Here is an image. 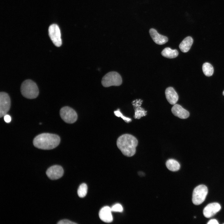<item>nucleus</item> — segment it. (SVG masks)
Listing matches in <instances>:
<instances>
[{
    "instance_id": "nucleus-1",
    "label": "nucleus",
    "mask_w": 224,
    "mask_h": 224,
    "mask_svg": "<svg viewBox=\"0 0 224 224\" xmlns=\"http://www.w3.org/2000/svg\"><path fill=\"white\" fill-rule=\"evenodd\" d=\"M138 144L137 139L129 134L121 135L118 138L116 142L118 148L124 155L128 157L133 156L135 154Z\"/></svg>"
},
{
    "instance_id": "nucleus-2",
    "label": "nucleus",
    "mask_w": 224,
    "mask_h": 224,
    "mask_svg": "<svg viewBox=\"0 0 224 224\" xmlns=\"http://www.w3.org/2000/svg\"><path fill=\"white\" fill-rule=\"evenodd\" d=\"M60 141L58 135L44 133L36 136L34 139L33 144L37 148L43 150H50L56 147Z\"/></svg>"
},
{
    "instance_id": "nucleus-3",
    "label": "nucleus",
    "mask_w": 224,
    "mask_h": 224,
    "mask_svg": "<svg viewBox=\"0 0 224 224\" xmlns=\"http://www.w3.org/2000/svg\"><path fill=\"white\" fill-rule=\"evenodd\" d=\"M22 96L28 99L36 98L39 95L38 88L36 84L30 80H26L22 83L21 87Z\"/></svg>"
},
{
    "instance_id": "nucleus-4",
    "label": "nucleus",
    "mask_w": 224,
    "mask_h": 224,
    "mask_svg": "<svg viewBox=\"0 0 224 224\" xmlns=\"http://www.w3.org/2000/svg\"><path fill=\"white\" fill-rule=\"evenodd\" d=\"M101 83L105 87L112 86H119L122 84V79L119 73L115 72H111L104 76Z\"/></svg>"
},
{
    "instance_id": "nucleus-5",
    "label": "nucleus",
    "mask_w": 224,
    "mask_h": 224,
    "mask_svg": "<svg viewBox=\"0 0 224 224\" xmlns=\"http://www.w3.org/2000/svg\"><path fill=\"white\" fill-rule=\"evenodd\" d=\"M208 193L207 186L201 184L196 187L194 189L192 198L193 203L196 205L201 204L205 200Z\"/></svg>"
},
{
    "instance_id": "nucleus-6",
    "label": "nucleus",
    "mask_w": 224,
    "mask_h": 224,
    "mask_svg": "<svg viewBox=\"0 0 224 224\" xmlns=\"http://www.w3.org/2000/svg\"><path fill=\"white\" fill-rule=\"evenodd\" d=\"M60 114L62 119L68 124L74 123L77 119V115L76 111L68 106L62 108L60 111Z\"/></svg>"
},
{
    "instance_id": "nucleus-7",
    "label": "nucleus",
    "mask_w": 224,
    "mask_h": 224,
    "mask_svg": "<svg viewBox=\"0 0 224 224\" xmlns=\"http://www.w3.org/2000/svg\"><path fill=\"white\" fill-rule=\"evenodd\" d=\"M49 36L53 44L56 46L59 47L62 44L61 38L60 30L58 26L56 24L51 25L49 28Z\"/></svg>"
},
{
    "instance_id": "nucleus-8",
    "label": "nucleus",
    "mask_w": 224,
    "mask_h": 224,
    "mask_svg": "<svg viewBox=\"0 0 224 224\" xmlns=\"http://www.w3.org/2000/svg\"><path fill=\"white\" fill-rule=\"evenodd\" d=\"M10 99L6 93L1 92L0 93V117L7 114L10 107Z\"/></svg>"
},
{
    "instance_id": "nucleus-9",
    "label": "nucleus",
    "mask_w": 224,
    "mask_h": 224,
    "mask_svg": "<svg viewBox=\"0 0 224 224\" xmlns=\"http://www.w3.org/2000/svg\"><path fill=\"white\" fill-rule=\"evenodd\" d=\"M64 173L62 167L58 165H54L49 167L46 170L47 177L51 180H56L61 177Z\"/></svg>"
},
{
    "instance_id": "nucleus-10",
    "label": "nucleus",
    "mask_w": 224,
    "mask_h": 224,
    "mask_svg": "<svg viewBox=\"0 0 224 224\" xmlns=\"http://www.w3.org/2000/svg\"><path fill=\"white\" fill-rule=\"evenodd\" d=\"M221 209L220 204L217 203H213L207 205L204 208L203 214L206 218H210L219 211Z\"/></svg>"
},
{
    "instance_id": "nucleus-11",
    "label": "nucleus",
    "mask_w": 224,
    "mask_h": 224,
    "mask_svg": "<svg viewBox=\"0 0 224 224\" xmlns=\"http://www.w3.org/2000/svg\"><path fill=\"white\" fill-rule=\"evenodd\" d=\"M171 111L174 115L180 119H185L189 115V112L179 104L174 105L172 107Z\"/></svg>"
},
{
    "instance_id": "nucleus-12",
    "label": "nucleus",
    "mask_w": 224,
    "mask_h": 224,
    "mask_svg": "<svg viewBox=\"0 0 224 224\" xmlns=\"http://www.w3.org/2000/svg\"><path fill=\"white\" fill-rule=\"evenodd\" d=\"M111 208L108 206L103 207L100 211L99 216L103 222L106 223L111 222L113 220Z\"/></svg>"
},
{
    "instance_id": "nucleus-13",
    "label": "nucleus",
    "mask_w": 224,
    "mask_h": 224,
    "mask_svg": "<svg viewBox=\"0 0 224 224\" xmlns=\"http://www.w3.org/2000/svg\"><path fill=\"white\" fill-rule=\"evenodd\" d=\"M149 32L153 40L157 44H163L168 41V38L167 37L160 34L153 28L150 29Z\"/></svg>"
},
{
    "instance_id": "nucleus-14",
    "label": "nucleus",
    "mask_w": 224,
    "mask_h": 224,
    "mask_svg": "<svg viewBox=\"0 0 224 224\" xmlns=\"http://www.w3.org/2000/svg\"><path fill=\"white\" fill-rule=\"evenodd\" d=\"M142 103V100L140 99L136 100L132 102L133 105L135 108V115L134 117L135 119H138L147 115V111L140 107Z\"/></svg>"
},
{
    "instance_id": "nucleus-15",
    "label": "nucleus",
    "mask_w": 224,
    "mask_h": 224,
    "mask_svg": "<svg viewBox=\"0 0 224 224\" xmlns=\"http://www.w3.org/2000/svg\"><path fill=\"white\" fill-rule=\"evenodd\" d=\"M166 98L169 103L172 105H174L178 100V96L174 89L171 87L166 89L165 92Z\"/></svg>"
},
{
    "instance_id": "nucleus-16",
    "label": "nucleus",
    "mask_w": 224,
    "mask_h": 224,
    "mask_svg": "<svg viewBox=\"0 0 224 224\" xmlns=\"http://www.w3.org/2000/svg\"><path fill=\"white\" fill-rule=\"evenodd\" d=\"M193 42V40L191 36L185 38L179 45L181 51L184 53L188 52L190 49Z\"/></svg>"
},
{
    "instance_id": "nucleus-17",
    "label": "nucleus",
    "mask_w": 224,
    "mask_h": 224,
    "mask_svg": "<svg viewBox=\"0 0 224 224\" xmlns=\"http://www.w3.org/2000/svg\"><path fill=\"white\" fill-rule=\"evenodd\" d=\"M178 54L176 49H172L168 47L165 48L161 52L163 56L169 58H175L178 56Z\"/></svg>"
},
{
    "instance_id": "nucleus-18",
    "label": "nucleus",
    "mask_w": 224,
    "mask_h": 224,
    "mask_svg": "<svg viewBox=\"0 0 224 224\" xmlns=\"http://www.w3.org/2000/svg\"><path fill=\"white\" fill-rule=\"evenodd\" d=\"M166 166L169 170L173 171H177L179 170L180 168L179 163L173 159L168 160L166 162Z\"/></svg>"
},
{
    "instance_id": "nucleus-19",
    "label": "nucleus",
    "mask_w": 224,
    "mask_h": 224,
    "mask_svg": "<svg viewBox=\"0 0 224 224\" xmlns=\"http://www.w3.org/2000/svg\"><path fill=\"white\" fill-rule=\"evenodd\" d=\"M202 70L204 75L208 77L212 75L214 72L213 67L208 63H204L203 64Z\"/></svg>"
},
{
    "instance_id": "nucleus-20",
    "label": "nucleus",
    "mask_w": 224,
    "mask_h": 224,
    "mask_svg": "<svg viewBox=\"0 0 224 224\" xmlns=\"http://www.w3.org/2000/svg\"><path fill=\"white\" fill-rule=\"evenodd\" d=\"M87 191V186L84 183L81 184L77 190V194L79 197L83 198L86 196Z\"/></svg>"
},
{
    "instance_id": "nucleus-21",
    "label": "nucleus",
    "mask_w": 224,
    "mask_h": 224,
    "mask_svg": "<svg viewBox=\"0 0 224 224\" xmlns=\"http://www.w3.org/2000/svg\"><path fill=\"white\" fill-rule=\"evenodd\" d=\"M114 114L117 116L118 117H121L124 119L125 121L127 123H129L132 120L130 118L126 117L124 116L121 113L119 109L115 111L114 112Z\"/></svg>"
},
{
    "instance_id": "nucleus-22",
    "label": "nucleus",
    "mask_w": 224,
    "mask_h": 224,
    "mask_svg": "<svg viewBox=\"0 0 224 224\" xmlns=\"http://www.w3.org/2000/svg\"><path fill=\"white\" fill-rule=\"evenodd\" d=\"M112 211L122 212L123 210L122 206L119 203H116L111 208Z\"/></svg>"
},
{
    "instance_id": "nucleus-23",
    "label": "nucleus",
    "mask_w": 224,
    "mask_h": 224,
    "mask_svg": "<svg viewBox=\"0 0 224 224\" xmlns=\"http://www.w3.org/2000/svg\"><path fill=\"white\" fill-rule=\"evenodd\" d=\"M58 224H75L76 223L72 222L68 219H63L60 220L58 223Z\"/></svg>"
},
{
    "instance_id": "nucleus-24",
    "label": "nucleus",
    "mask_w": 224,
    "mask_h": 224,
    "mask_svg": "<svg viewBox=\"0 0 224 224\" xmlns=\"http://www.w3.org/2000/svg\"><path fill=\"white\" fill-rule=\"evenodd\" d=\"M4 119L5 121L8 123L10 122L11 120L10 116L7 114H6L4 116Z\"/></svg>"
},
{
    "instance_id": "nucleus-25",
    "label": "nucleus",
    "mask_w": 224,
    "mask_h": 224,
    "mask_svg": "<svg viewBox=\"0 0 224 224\" xmlns=\"http://www.w3.org/2000/svg\"><path fill=\"white\" fill-rule=\"evenodd\" d=\"M207 224H219V223L218 222V221H217V220L215 219H211L210 220H209Z\"/></svg>"
},
{
    "instance_id": "nucleus-26",
    "label": "nucleus",
    "mask_w": 224,
    "mask_h": 224,
    "mask_svg": "<svg viewBox=\"0 0 224 224\" xmlns=\"http://www.w3.org/2000/svg\"><path fill=\"white\" fill-rule=\"evenodd\" d=\"M223 95L224 96V91H223Z\"/></svg>"
}]
</instances>
